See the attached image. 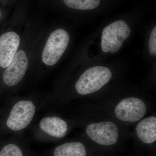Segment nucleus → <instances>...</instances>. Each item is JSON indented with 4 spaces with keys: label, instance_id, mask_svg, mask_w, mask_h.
Masks as SVG:
<instances>
[{
    "label": "nucleus",
    "instance_id": "4468645a",
    "mask_svg": "<svg viewBox=\"0 0 156 156\" xmlns=\"http://www.w3.org/2000/svg\"><path fill=\"white\" fill-rule=\"evenodd\" d=\"M149 50L153 56L156 55V27H155L151 33L149 41Z\"/></svg>",
    "mask_w": 156,
    "mask_h": 156
},
{
    "label": "nucleus",
    "instance_id": "f257e3e1",
    "mask_svg": "<svg viewBox=\"0 0 156 156\" xmlns=\"http://www.w3.org/2000/svg\"><path fill=\"white\" fill-rule=\"evenodd\" d=\"M111 71L103 66H96L84 72L76 83V91L79 95H86L100 90L109 82Z\"/></svg>",
    "mask_w": 156,
    "mask_h": 156
},
{
    "label": "nucleus",
    "instance_id": "9b49d317",
    "mask_svg": "<svg viewBox=\"0 0 156 156\" xmlns=\"http://www.w3.org/2000/svg\"><path fill=\"white\" fill-rule=\"evenodd\" d=\"M85 146L80 142L62 144L55 148L53 156H87Z\"/></svg>",
    "mask_w": 156,
    "mask_h": 156
},
{
    "label": "nucleus",
    "instance_id": "9d476101",
    "mask_svg": "<svg viewBox=\"0 0 156 156\" xmlns=\"http://www.w3.org/2000/svg\"><path fill=\"white\" fill-rule=\"evenodd\" d=\"M137 137L142 142L151 144L156 140V117L155 116L145 118L137 124L136 128Z\"/></svg>",
    "mask_w": 156,
    "mask_h": 156
},
{
    "label": "nucleus",
    "instance_id": "20e7f679",
    "mask_svg": "<svg viewBox=\"0 0 156 156\" xmlns=\"http://www.w3.org/2000/svg\"><path fill=\"white\" fill-rule=\"evenodd\" d=\"M36 107L30 100H20L12 108L6 122L7 127L14 131H21L29 126L35 114Z\"/></svg>",
    "mask_w": 156,
    "mask_h": 156
},
{
    "label": "nucleus",
    "instance_id": "f8f14e48",
    "mask_svg": "<svg viewBox=\"0 0 156 156\" xmlns=\"http://www.w3.org/2000/svg\"><path fill=\"white\" fill-rule=\"evenodd\" d=\"M67 7L79 10H92L97 8L100 0H63Z\"/></svg>",
    "mask_w": 156,
    "mask_h": 156
},
{
    "label": "nucleus",
    "instance_id": "423d86ee",
    "mask_svg": "<svg viewBox=\"0 0 156 156\" xmlns=\"http://www.w3.org/2000/svg\"><path fill=\"white\" fill-rule=\"evenodd\" d=\"M86 132L94 142L104 146L114 145L119 136V128L110 121L91 123L86 128Z\"/></svg>",
    "mask_w": 156,
    "mask_h": 156
},
{
    "label": "nucleus",
    "instance_id": "6e6552de",
    "mask_svg": "<svg viewBox=\"0 0 156 156\" xmlns=\"http://www.w3.org/2000/svg\"><path fill=\"white\" fill-rule=\"evenodd\" d=\"M20 43L18 35L8 32L0 37V66L6 68L10 65L17 53Z\"/></svg>",
    "mask_w": 156,
    "mask_h": 156
},
{
    "label": "nucleus",
    "instance_id": "39448f33",
    "mask_svg": "<svg viewBox=\"0 0 156 156\" xmlns=\"http://www.w3.org/2000/svg\"><path fill=\"white\" fill-rule=\"evenodd\" d=\"M147 106L138 98H126L117 104L114 113L118 119L122 122L134 123L138 122L145 116Z\"/></svg>",
    "mask_w": 156,
    "mask_h": 156
},
{
    "label": "nucleus",
    "instance_id": "0eeeda50",
    "mask_svg": "<svg viewBox=\"0 0 156 156\" xmlns=\"http://www.w3.org/2000/svg\"><path fill=\"white\" fill-rule=\"evenodd\" d=\"M28 66V58L26 53L23 50H19L4 73V83L9 87L17 85L25 75Z\"/></svg>",
    "mask_w": 156,
    "mask_h": 156
},
{
    "label": "nucleus",
    "instance_id": "1a4fd4ad",
    "mask_svg": "<svg viewBox=\"0 0 156 156\" xmlns=\"http://www.w3.org/2000/svg\"><path fill=\"white\" fill-rule=\"evenodd\" d=\"M39 126L45 134L57 139L64 137L68 131V126L66 121L57 116L43 118L39 123Z\"/></svg>",
    "mask_w": 156,
    "mask_h": 156
},
{
    "label": "nucleus",
    "instance_id": "ddd939ff",
    "mask_svg": "<svg viewBox=\"0 0 156 156\" xmlns=\"http://www.w3.org/2000/svg\"><path fill=\"white\" fill-rule=\"evenodd\" d=\"M0 156H26L25 152L18 144L11 143L3 147L0 151Z\"/></svg>",
    "mask_w": 156,
    "mask_h": 156
},
{
    "label": "nucleus",
    "instance_id": "7ed1b4c3",
    "mask_svg": "<svg viewBox=\"0 0 156 156\" xmlns=\"http://www.w3.org/2000/svg\"><path fill=\"white\" fill-rule=\"evenodd\" d=\"M69 42V35L64 30L58 29L53 32L43 50V62L50 66L56 64L66 50Z\"/></svg>",
    "mask_w": 156,
    "mask_h": 156
},
{
    "label": "nucleus",
    "instance_id": "f03ea898",
    "mask_svg": "<svg viewBox=\"0 0 156 156\" xmlns=\"http://www.w3.org/2000/svg\"><path fill=\"white\" fill-rule=\"evenodd\" d=\"M131 34V30L123 20H117L107 26L102 32L101 46L103 52L115 53Z\"/></svg>",
    "mask_w": 156,
    "mask_h": 156
},
{
    "label": "nucleus",
    "instance_id": "2eb2a0df",
    "mask_svg": "<svg viewBox=\"0 0 156 156\" xmlns=\"http://www.w3.org/2000/svg\"><path fill=\"white\" fill-rule=\"evenodd\" d=\"M1 12H0V17H1Z\"/></svg>",
    "mask_w": 156,
    "mask_h": 156
}]
</instances>
